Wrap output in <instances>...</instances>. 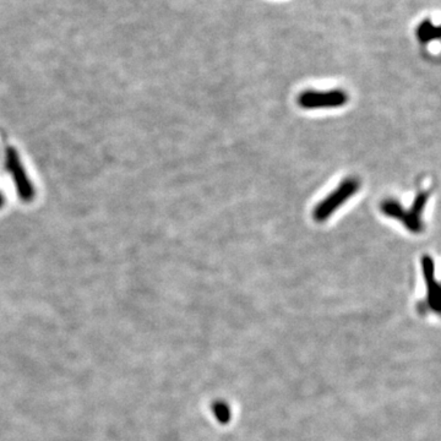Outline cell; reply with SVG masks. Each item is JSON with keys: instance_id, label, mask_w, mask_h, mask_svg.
<instances>
[{"instance_id": "cell-2", "label": "cell", "mask_w": 441, "mask_h": 441, "mask_svg": "<svg viewBox=\"0 0 441 441\" xmlns=\"http://www.w3.org/2000/svg\"><path fill=\"white\" fill-rule=\"evenodd\" d=\"M348 101V96L341 90L332 91H306L298 97V104L306 109L319 108H337L344 106Z\"/></svg>"}, {"instance_id": "cell-4", "label": "cell", "mask_w": 441, "mask_h": 441, "mask_svg": "<svg viewBox=\"0 0 441 441\" xmlns=\"http://www.w3.org/2000/svg\"><path fill=\"white\" fill-rule=\"evenodd\" d=\"M429 194L423 191L417 195V198L413 203L412 208L407 210L406 212V219H405V227L407 228L409 232L421 233L423 231L422 215L423 211L426 209Z\"/></svg>"}, {"instance_id": "cell-5", "label": "cell", "mask_w": 441, "mask_h": 441, "mask_svg": "<svg viewBox=\"0 0 441 441\" xmlns=\"http://www.w3.org/2000/svg\"><path fill=\"white\" fill-rule=\"evenodd\" d=\"M418 39L423 43L432 42L440 37V31L439 27L433 24L432 21H423L422 24L418 26L417 29Z\"/></svg>"}, {"instance_id": "cell-6", "label": "cell", "mask_w": 441, "mask_h": 441, "mask_svg": "<svg viewBox=\"0 0 441 441\" xmlns=\"http://www.w3.org/2000/svg\"><path fill=\"white\" fill-rule=\"evenodd\" d=\"M381 211L388 217H393L403 223L406 219L407 210L403 209L402 205L400 204L398 200L388 199L381 204Z\"/></svg>"}, {"instance_id": "cell-7", "label": "cell", "mask_w": 441, "mask_h": 441, "mask_svg": "<svg viewBox=\"0 0 441 441\" xmlns=\"http://www.w3.org/2000/svg\"><path fill=\"white\" fill-rule=\"evenodd\" d=\"M215 413L219 418L221 423H227L229 419V411H228L227 406L224 405H216L215 406Z\"/></svg>"}, {"instance_id": "cell-1", "label": "cell", "mask_w": 441, "mask_h": 441, "mask_svg": "<svg viewBox=\"0 0 441 441\" xmlns=\"http://www.w3.org/2000/svg\"><path fill=\"white\" fill-rule=\"evenodd\" d=\"M360 183L357 178H347L337 186V189L332 191L325 200L318 204L313 216L316 222H324L331 217L337 210L346 204L354 194H357Z\"/></svg>"}, {"instance_id": "cell-3", "label": "cell", "mask_w": 441, "mask_h": 441, "mask_svg": "<svg viewBox=\"0 0 441 441\" xmlns=\"http://www.w3.org/2000/svg\"><path fill=\"white\" fill-rule=\"evenodd\" d=\"M422 267L426 283H427L428 308L430 311L439 313L440 311L441 291L440 286H439L437 278H435V266H434V262H433L432 257H428V255L423 257Z\"/></svg>"}]
</instances>
